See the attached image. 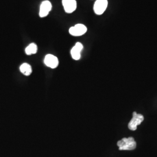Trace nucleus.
Listing matches in <instances>:
<instances>
[{
  "mask_svg": "<svg viewBox=\"0 0 157 157\" xmlns=\"http://www.w3.org/2000/svg\"><path fill=\"white\" fill-rule=\"evenodd\" d=\"M136 145L135 139L132 137L123 138L117 143L119 150H133L136 148Z\"/></svg>",
  "mask_w": 157,
  "mask_h": 157,
  "instance_id": "1",
  "label": "nucleus"
},
{
  "mask_svg": "<svg viewBox=\"0 0 157 157\" xmlns=\"http://www.w3.org/2000/svg\"><path fill=\"white\" fill-rule=\"evenodd\" d=\"M144 117L140 113H137L136 112L133 113V118L130 120L128 124V128L130 130L135 131L137 128L138 125H140L144 121Z\"/></svg>",
  "mask_w": 157,
  "mask_h": 157,
  "instance_id": "2",
  "label": "nucleus"
},
{
  "mask_svg": "<svg viewBox=\"0 0 157 157\" xmlns=\"http://www.w3.org/2000/svg\"><path fill=\"white\" fill-rule=\"evenodd\" d=\"M87 27L83 24H77L69 29V33L73 36H80L86 33Z\"/></svg>",
  "mask_w": 157,
  "mask_h": 157,
  "instance_id": "3",
  "label": "nucleus"
},
{
  "mask_svg": "<svg viewBox=\"0 0 157 157\" xmlns=\"http://www.w3.org/2000/svg\"><path fill=\"white\" fill-rule=\"evenodd\" d=\"M107 0H97L94 5V11L97 15H102L107 9Z\"/></svg>",
  "mask_w": 157,
  "mask_h": 157,
  "instance_id": "4",
  "label": "nucleus"
},
{
  "mask_svg": "<svg viewBox=\"0 0 157 157\" xmlns=\"http://www.w3.org/2000/svg\"><path fill=\"white\" fill-rule=\"evenodd\" d=\"M62 5L65 11L67 13H71L76 10L77 2L76 0H62Z\"/></svg>",
  "mask_w": 157,
  "mask_h": 157,
  "instance_id": "5",
  "label": "nucleus"
},
{
  "mask_svg": "<svg viewBox=\"0 0 157 157\" xmlns=\"http://www.w3.org/2000/svg\"><path fill=\"white\" fill-rule=\"evenodd\" d=\"M52 8V5L49 1H43L40 8L39 15L41 17H47Z\"/></svg>",
  "mask_w": 157,
  "mask_h": 157,
  "instance_id": "6",
  "label": "nucleus"
},
{
  "mask_svg": "<svg viewBox=\"0 0 157 157\" xmlns=\"http://www.w3.org/2000/svg\"><path fill=\"white\" fill-rule=\"evenodd\" d=\"M44 63L46 66L51 67L52 69H54L58 66L59 61H58V59L56 56L51 54H48L45 56Z\"/></svg>",
  "mask_w": 157,
  "mask_h": 157,
  "instance_id": "7",
  "label": "nucleus"
},
{
  "mask_svg": "<svg viewBox=\"0 0 157 157\" xmlns=\"http://www.w3.org/2000/svg\"><path fill=\"white\" fill-rule=\"evenodd\" d=\"M83 48V44L80 43H76L71 50V53L72 57L75 60H78L80 58V52Z\"/></svg>",
  "mask_w": 157,
  "mask_h": 157,
  "instance_id": "8",
  "label": "nucleus"
},
{
  "mask_svg": "<svg viewBox=\"0 0 157 157\" xmlns=\"http://www.w3.org/2000/svg\"><path fill=\"white\" fill-rule=\"evenodd\" d=\"M20 71L22 73L26 75V76H29L32 72V69L31 66L27 63H24L20 67Z\"/></svg>",
  "mask_w": 157,
  "mask_h": 157,
  "instance_id": "9",
  "label": "nucleus"
},
{
  "mask_svg": "<svg viewBox=\"0 0 157 157\" xmlns=\"http://www.w3.org/2000/svg\"><path fill=\"white\" fill-rule=\"evenodd\" d=\"M37 46L34 43H32L29 44L25 49V52L28 56L34 54L37 52Z\"/></svg>",
  "mask_w": 157,
  "mask_h": 157,
  "instance_id": "10",
  "label": "nucleus"
}]
</instances>
